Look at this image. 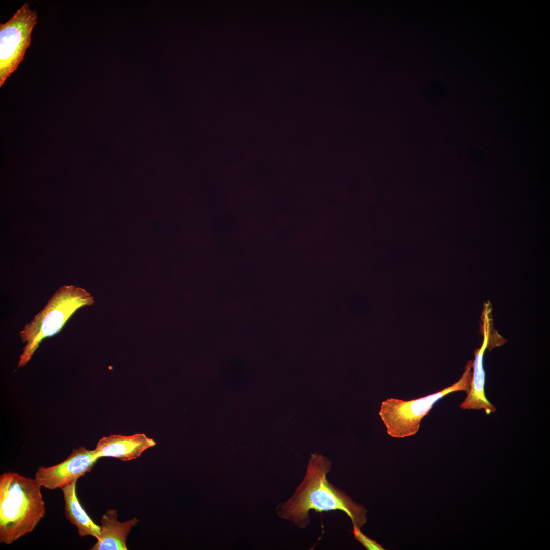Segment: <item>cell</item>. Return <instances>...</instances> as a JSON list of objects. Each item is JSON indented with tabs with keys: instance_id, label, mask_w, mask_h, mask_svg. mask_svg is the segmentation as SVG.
Listing matches in <instances>:
<instances>
[{
	"instance_id": "obj_1",
	"label": "cell",
	"mask_w": 550,
	"mask_h": 550,
	"mask_svg": "<svg viewBox=\"0 0 550 550\" xmlns=\"http://www.w3.org/2000/svg\"><path fill=\"white\" fill-rule=\"evenodd\" d=\"M331 469L328 458L312 454L305 476L294 493L277 507L278 516L305 528L310 522V511L322 513L340 510L346 514L353 525L362 527L367 520L365 508L329 482L327 475Z\"/></svg>"
},
{
	"instance_id": "obj_2",
	"label": "cell",
	"mask_w": 550,
	"mask_h": 550,
	"mask_svg": "<svg viewBox=\"0 0 550 550\" xmlns=\"http://www.w3.org/2000/svg\"><path fill=\"white\" fill-rule=\"evenodd\" d=\"M42 486L16 472L0 476V542L10 544L31 532L45 515Z\"/></svg>"
},
{
	"instance_id": "obj_3",
	"label": "cell",
	"mask_w": 550,
	"mask_h": 550,
	"mask_svg": "<svg viewBox=\"0 0 550 550\" xmlns=\"http://www.w3.org/2000/svg\"><path fill=\"white\" fill-rule=\"evenodd\" d=\"M93 297L85 289L73 285L59 288L41 309L19 332L26 343L18 361L25 365L41 341L60 332L66 322L80 308L93 304Z\"/></svg>"
},
{
	"instance_id": "obj_4",
	"label": "cell",
	"mask_w": 550,
	"mask_h": 550,
	"mask_svg": "<svg viewBox=\"0 0 550 550\" xmlns=\"http://www.w3.org/2000/svg\"><path fill=\"white\" fill-rule=\"evenodd\" d=\"M472 367L473 361L469 360L464 372L456 382L433 394L407 401L392 398L383 401L379 414L387 433L396 438L415 435L419 430L423 418L430 412L439 400L454 392H468Z\"/></svg>"
},
{
	"instance_id": "obj_5",
	"label": "cell",
	"mask_w": 550,
	"mask_h": 550,
	"mask_svg": "<svg viewBox=\"0 0 550 550\" xmlns=\"http://www.w3.org/2000/svg\"><path fill=\"white\" fill-rule=\"evenodd\" d=\"M37 19L36 11L26 2L8 21L0 24L1 86L23 60Z\"/></svg>"
},
{
	"instance_id": "obj_6",
	"label": "cell",
	"mask_w": 550,
	"mask_h": 550,
	"mask_svg": "<svg viewBox=\"0 0 550 550\" xmlns=\"http://www.w3.org/2000/svg\"><path fill=\"white\" fill-rule=\"evenodd\" d=\"M98 459L94 450L81 446L74 449L61 463L49 467L39 466L35 478L46 489H61L90 472Z\"/></svg>"
},
{
	"instance_id": "obj_7",
	"label": "cell",
	"mask_w": 550,
	"mask_h": 550,
	"mask_svg": "<svg viewBox=\"0 0 550 550\" xmlns=\"http://www.w3.org/2000/svg\"><path fill=\"white\" fill-rule=\"evenodd\" d=\"M155 445L152 438L144 433L129 436L112 434L99 439L94 451L98 458L111 457L127 461L137 459L144 451Z\"/></svg>"
},
{
	"instance_id": "obj_8",
	"label": "cell",
	"mask_w": 550,
	"mask_h": 550,
	"mask_svg": "<svg viewBox=\"0 0 550 550\" xmlns=\"http://www.w3.org/2000/svg\"><path fill=\"white\" fill-rule=\"evenodd\" d=\"M484 320V340L481 347L475 350L473 362L472 379L467 396L460 404L462 409L484 410L487 414L493 413L496 409L486 398L484 392L485 372L483 368V356L489 344V327L487 312Z\"/></svg>"
},
{
	"instance_id": "obj_9",
	"label": "cell",
	"mask_w": 550,
	"mask_h": 550,
	"mask_svg": "<svg viewBox=\"0 0 550 550\" xmlns=\"http://www.w3.org/2000/svg\"><path fill=\"white\" fill-rule=\"evenodd\" d=\"M117 511L108 509L101 519L100 535L90 550H127L126 540L132 528L139 520L136 517L126 522L117 520Z\"/></svg>"
},
{
	"instance_id": "obj_10",
	"label": "cell",
	"mask_w": 550,
	"mask_h": 550,
	"mask_svg": "<svg viewBox=\"0 0 550 550\" xmlns=\"http://www.w3.org/2000/svg\"><path fill=\"white\" fill-rule=\"evenodd\" d=\"M75 480L61 489L65 502V514L71 523L75 525L81 537L92 536L98 539L100 528L95 524L86 513L77 497Z\"/></svg>"
},
{
	"instance_id": "obj_11",
	"label": "cell",
	"mask_w": 550,
	"mask_h": 550,
	"mask_svg": "<svg viewBox=\"0 0 550 550\" xmlns=\"http://www.w3.org/2000/svg\"><path fill=\"white\" fill-rule=\"evenodd\" d=\"M354 538L364 546L367 550H383L384 549L380 544L375 541L369 538L364 535L360 530V528L355 525H353L352 531Z\"/></svg>"
}]
</instances>
